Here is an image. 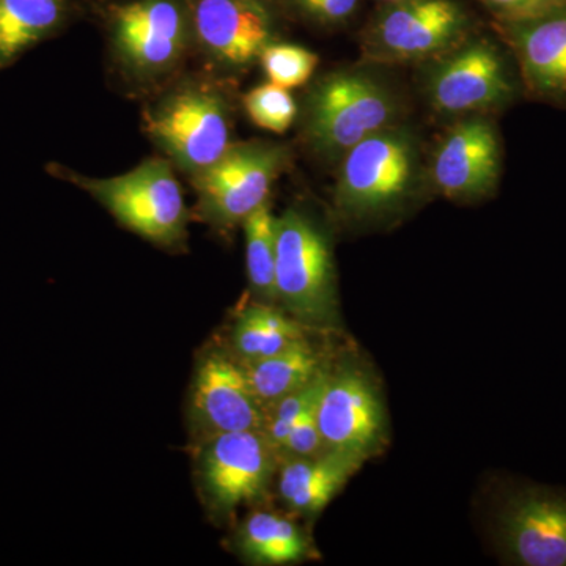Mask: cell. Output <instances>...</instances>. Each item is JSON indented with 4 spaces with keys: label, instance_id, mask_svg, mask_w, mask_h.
<instances>
[{
    "label": "cell",
    "instance_id": "6da1fadb",
    "mask_svg": "<svg viewBox=\"0 0 566 566\" xmlns=\"http://www.w3.org/2000/svg\"><path fill=\"white\" fill-rule=\"evenodd\" d=\"M382 66L360 65L324 73L305 92L297 132L305 150L335 167L357 144L409 120V102Z\"/></svg>",
    "mask_w": 566,
    "mask_h": 566
},
{
    "label": "cell",
    "instance_id": "7a4b0ae2",
    "mask_svg": "<svg viewBox=\"0 0 566 566\" xmlns=\"http://www.w3.org/2000/svg\"><path fill=\"white\" fill-rule=\"evenodd\" d=\"M422 134L411 122L367 137L335 166L333 202L348 221H378L433 192Z\"/></svg>",
    "mask_w": 566,
    "mask_h": 566
},
{
    "label": "cell",
    "instance_id": "3957f363",
    "mask_svg": "<svg viewBox=\"0 0 566 566\" xmlns=\"http://www.w3.org/2000/svg\"><path fill=\"white\" fill-rule=\"evenodd\" d=\"M98 13L112 66L133 91H159L196 52L189 0H106Z\"/></svg>",
    "mask_w": 566,
    "mask_h": 566
},
{
    "label": "cell",
    "instance_id": "277c9868",
    "mask_svg": "<svg viewBox=\"0 0 566 566\" xmlns=\"http://www.w3.org/2000/svg\"><path fill=\"white\" fill-rule=\"evenodd\" d=\"M148 139L188 175L202 172L233 144V102L214 74H180L156 91L144 109Z\"/></svg>",
    "mask_w": 566,
    "mask_h": 566
},
{
    "label": "cell",
    "instance_id": "5b68a950",
    "mask_svg": "<svg viewBox=\"0 0 566 566\" xmlns=\"http://www.w3.org/2000/svg\"><path fill=\"white\" fill-rule=\"evenodd\" d=\"M424 104L442 117L502 114L524 98L515 59L501 40L472 33L458 46L417 65Z\"/></svg>",
    "mask_w": 566,
    "mask_h": 566
},
{
    "label": "cell",
    "instance_id": "8992f818",
    "mask_svg": "<svg viewBox=\"0 0 566 566\" xmlns=\"http://www.w3.org/2000/svg\"><path fill=\"white\" fill-rule=\"evenodd\" d=\"M48 172L87 192L129 232L163 249L182 248L191 212L186 208L174 164L147 158L129 172L96 178L50 164Z\"/></svg>",
    "mask_w": 566,
    "mask_h": 566
},
{
    "label": "cell",
    "instance_id": "52a82bcc",
    "mask_svg": "<svg viewBox=\"0 0 566 566\" xmlns=\"http://www.w3.org/2000/svg\"><path fill=\"white\" fill-rule=\"evenodd\" d=\"M275 229L277 303L304 326H334L338 323V290L329 230L304 205L286 208Z\"/></svg>",
    "mask_w": 566,
    "mask_h": 566
},
{
    "label": "cell",
    "instance_id": "ba28073f",
    "mask_svg": "<svg viewBox=\"0 0 566 566\" xmlns=\"http://www.w3.org/2000/svg\"><path fill=\"white\" fill-rule=\"evenodd\" d=\"M476 32L460 0H398L379 6L359 35L360 62L376 66L420 65Z\"/></svg>",
    "mask_w": 566,
    "mask_h": 566
},
{
    "label": "cell",
    "instance_id": "9c48e42d",
    "mask_svg": "<svg viewBox=\"0 0 566 566\" xmlns=\"http://www.w3.org/2000/svg\"><path fill=\"white\" fill-rule=\"evenodd\" d=\"M293 155L285 142H233L218 161L191 177L196 218L223 232L243 226L249 214L270 202L271 189L292 167Z\"/></svg>",
    "mask_w": 566,
    "mask_h": 566
},
{
    "label": "cell",
    "instance_id": "30bf717a",
    "mask_svg": "<svg viewBox=\"0 0 566 566\" xmlns=\"http://www.w3.org/2000/svg\"><path fill=\"white\" fill-rule=\"evenodd\" d=\"M193 44L210 73L233 80L281 35L279 0H189Z\"/></svg>",
    "mask_w": 566,
    "mask_h": 566
},
{
    "label": "cell",
    "instance_id": "8fae6325",
    "mask_svg": "<svg viewBox=\"0 0 566 566\" xmlns=\"http://www.w3.org/2000/svg\"><path fill=\"white\" fill-rule=\"evenodd\" d=\"M431 189L453 202H479L497 191L504 144L491 115L457 118L428 156Z\"/></svg>",
    "mask_w": 566,
    "mask_h": 566
},
{
    "label": "cell",
    "instance_id": "7c38bea8",
    "mask_svg": "<svg viewBox=\"0 0 566 566\" xmlns=\"http://www.w3.org/2000/svg\"><path fill=\"white\" fill-rule=\"evenodd\" d=\"M491 31L515 59L524 98L566 111V0L491 20Z\"/></svg>",
    "mask_w": 566,
    "mask_h": 566
},
{
    "label": "cell",
    "instance_id": "4fadbf2b",
    "mask_svg": "<svg viewBox=\"0 0 566 566\" xmlns=\"http://www.w3.org/2000/svg\"><path fill=\"white\" fill-rule=\"evenodd\" d=\"M324 449L365 463L385 447L386 415L375 382L352 364L329 368L316 405Z\"/></svg>",
    "mask_w": 566,
    "mask_h": 566
},
{
    "label": "cell",
    "instance_id": "5bb4252c",
    "mask_svg": "<svg viewBox=\"0 0 566 566\" xmlns=\"http://www.w3.org/2000/svg\"><path fill=\"white\" fill-rule=\"evenodd\" d=\"M277 449L263 431H233L205 438L200 486L216 512L233 513L262 501L277 469Z\"/></svg>",
    "mask_w": 566,
    "mask_h": 566
},
{
    "label": "cell",
    "instance_id": "9a60e30c",
    "mask_svg": "<svg viewBox=\"0 0 566 566\" xmlns=\"http://www.w3.org/2000/svg\"><path fill=\"white\" fill-rule=\"evenodd\" d=\"M191 416L203 438L263 430V406L237 357L211 352L200 360L191 389Z\"/></svg>",
    "mask_w": 566,
    "mask_h": 566
},
{
    "label": "cell",
    "instance_id": "2e32d148",
    "mask_svg": "<svg viewBox=\"0 0 566 566\" xmlns=\"http://www.w3.org/2000/svg\"><path fill=\"white\" fill-rule=\"evenodd\" d=\"M502 538L515 562L526 566H566V497L524 491L501 515Z\"/></svg>",
    "mask_w": 566,
    "mask_h": 566
},
{
    "label": "cell",
    "instance_id": "e0dca14e",
    "mask_svg": "<svg viewBox=\"0 0 566 566\" xmlns=\"http://www.w3.org/2000/svg\"><path fill=\"white\" fill-rule=\"evenodd\" d=\"M363 464L333 450L308 458L285 457L279 468V494L294 512L318 515Z\"/></svg>",
    "mask_w": 566,
    "mask_h": 566
},
{
    "label": "cell",
    "instance_id": "ac0fdd59",
    "mask_svg": "<svg viewBox=\"0 0 566 566\" xmlns=\"http://www.w3.org/2000/svg\"><path fill=\"white\" fill-rule=\"evenodd\" d=\"M76 0H0V73L65 28Z\"/></svg>",
    "mask_w": 566,
    "mask_h": 566
},
{
    "label": "cell",
    "instance_id": "d6986e66",
    "mask_svg": "<svg viewBox=\"0 0 566 566\" xmlns=\"http://www.w3.org/2000/svg\"><path fill=\"white\" fill-rule=\"evenodd\" d=\"M240 364L253 395L263 408L311 385L327 368L323 354L307 337L274 356Z\"/></svg>",
    "mask_w": 566,
    "mask_h": 566
},
{
    "label": "cell",
    "instance_id": "ffe728a7",
    "mask_svg": "<svg viewBox=\"0 0 566 566\" xmlns=\"http://www.w3.org/2000/svg\"><path fill=\"white\" fill-rule=\"evenodd\" d=\"M307 326L275 304L252 303L241 308L232 329V348L240 363L274 356L303 340Z\"/></svg>",
    "mask_w": 566,
    "mask_h": 566
},
{
    "label": "cell",
    "instance_id": "44dd1931",
    "mask_svg": "<svg viewBox=\"0 0 566 566\" xmlns=\"http://www.w3.org/2000/svg\"><path fill=\"white\" fill-rule=\"evenodd\" d=\"M238 551L255 565H292L312 557L307 536L292 520L271 512H253L238 531Z\"/></svg>",
    "mask_w": 566,
    "mask_h": 566
},
{
    "label": "cell",
    "instance_id": "7402d4cb",
    "mask_svg": "<svg viewBox=\"0 0 566 566\" xmlns=\"http://www.w3.org/2000/svg\"><path fill=\"white\" fill-rule=\"evenodd\" d=\"M271 203H263L244 219L245 271L252 292L263 303L277 304L275 292V260H277V229Z\"/></svg>",
    "mask_w": 566,
    "mask_h": 566
},
{
    "label": "cell",
    "instance_id": "603a6c76",
    "mask_svg": "<svg viewBox=\"0 0 566 566\" xmlns=\"http://www.w3.org/2000/svg\"><path fill=\"white\" fill-rule=\"evenodd\" d=\"M259 63L271 84L292 91L311 82L318 69L319 57L307 48L275 41L263 51Z\"/></svg>",
    "mask_w": 566,
    "mask_h": 566
},
{
    "label": "cell",
    "instance_id": "cb8c5ba5",
    "mask_svg": "<svg viewBox=\"0 0 566 566\" xmlns=\"http://www.w3.org/2000/svg\"><path fill=\"white\" fill-rule=\"evenodd\" d=\"M243 107L256 128L285 134L296 123L300 107L292 93L279 85H256L243 96Z\"/></svg>",
    "mask_w": 566,
    "mask_h": 566
},
{
    "label": "cell",
    "instance_id": "d4e9b609",
    "mask_svg": "<svg viewBox=\"0 0 566 566\" xmlns=\"http://www.w3.org/2000/svg\"><path fill=\"white\" fill-rule=\"evenodd\" d=\"M327 370H329V367L315 381L304 386L303 389L285 395V397L275 400L274 403L264 406L262 431L270 439L271 444L277 449V452L289 438L290 430H292L297 417L318 401L324 381H326Z\"/></svg>",
    "mask_w": 566,
    "mask_h": 566
},
{
    "label": "cell",
    "instance_id": "484cf974",
    "mask_svg": "<svg viewBox=\"0 0 566 566\" xmlns=\"http://www.w3.org/2000/svg\"><path fill=\"white\" fill-rule=\"evenodd\" d=\"M279 3L283 13L324 31L344 28L359 9V0H279Z\"/></svg>",
    "mask_w": 566,
    "mask_h": 566
},
{
    "label": "cell",
    "instance_id": "4316f807",
    "mask_svg": "<svg viewBox=\"0 0 566 566\" xmlns=\"http://www.w3.org/2000/svg\"><path fill=\"white\" fill-rule=\"evenodd\" d=\"M316 405H318V401L297 417L292 430H290L289 438L279 450L281 458H308L322 455L323 452H326L322 433H319L318 420H316Z\"/></svg>",
    "mask_w": 566,
    "mask_h": 566
},
{
    "label": "cell",
    "instance_id": "83f0119b",
    "mask_svg": "<svg viewBox=\"0 0 566 566\" xmlns=\"http://www.w3.org/2000/svg\"><path fill=\"white\" fill-rule=\"evenodd\" d=\"M493 20H505V18L523 17L532 11L551 6L557 0H479Z\"/></svg>",
    "mask_w": 566,
    "mask_h": 566
},
{
    "label": "cell",
    "instance_id": "f1b7e54d",
    "mask_svg": "<svg viewBox=\"0 0 566 566\" xmlns=\"http://www.w3.org/2000/svg\"><path fill=\"white\" fill-rule=\"evenodd\" d=\"M375 2H378L379 6H386V3L398 2V0H375Z\"/></svg>",
    "mask_w": 566,
    "mask_h": 566
}]
</instances>
